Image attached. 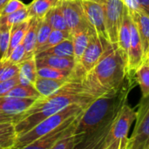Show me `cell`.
Masks as SVG:
<instances>
[{"label": "cell", "instance_id": "cell-17", "mask_svg": "<svg viewBox=\"0 0 149 149\" xmlns=\"http://www.w3.org/2000/svg\"><path fill=\"white\" fill-rule=\"evenodd\" d=\"M70 80H76V79H47V78H42L38 76L33 86L39 93L41 97H49L52 96L53 93H55L65 83H67Z\"/></svg>", "mask_w": 149, "mask_h": 149}, {"label": "cell", "instance_id": "cell-6", "mask_svg": "<svg viewBox=\"0 0 149 149\" xmlns=\"http://www.w3.org/2000/svg\"><path fill=\"white\" fill-rule=\"evenodd\" d=\"M136 113L135 126L127 149H149V95L141 97Z\"/></svg>", "mask_w": 149, "mask_h": 149}, {"label": "cell", "instance_id": "cell-38", "mask_svg": "<svg viewBox=\"0 0 149 149\" xmlns=\"http://www.w3.org/2000/svg\"><path fill=\"white\" fill-rule=\"evenodd\" d=\"M140 3L144 11L149 15V0H140Z\"/></svg>", "mask_w": 149, "mask_h": 149}, {"label": "cell", "instance_id": "cell-11", "mask_svg": "<svg viewBox=\"0 0 149 149\" xmlns=\"http://www.w3.org/2000/svg\"><path fill=\"white\" fill-rule=\"evenodd\" d=\"M81 3L86 20L91 28L95 31L100 38L108 41L103 6L95 0H81Z\"/></svg>", "mask_w": 149, "mask_h": 149}, {"label": "cell", "instance_id": "cell-26", "mask_svg": "<svg viewBox=\"0 0 149 149\" xmlns=\"http://www.w3.org/2000/svg\"><path fill=\"white\" fill-rule=\"evenodd\" d=\"M67 38H72V35L70 31H61V30H54L52 29L47 41L35 52V55L37 53H39L41 52H44L58 44L60 42L67 39Z\"/></svg>", "mask_w": 149, "mask_h": 149}, {"label": "cell", "instance_id": "cell-29", "mask_svg": "<svg viewBox=\"0 0 149 149\" xmlns=\"http://www.w3.org/2000/svg\"><path fill=\"white\" fill-rule=\"evenodd\" d=\"M52 31V26L45 19L42 18L39 21L38 24V36H37V45H36V51L40 48L48 39L51 32ZM35 51V52H36Z\"/></svg>", "mask_w": 149, "mask_h": 149}, {"label": "cell", "instance_id": "cell-4", "mask_svg": "<svg viewBox=\"0 0 149 149\" xmlns=\"http://www.w3.org/2000/svg\"><path fill=\"white\" fill-rule=\"evenodd\" d=\"M86 107H87L80 104H72L65 107L59 112L49 116L28 132L17 136L16 143L13 148L24 149L33 141H37L38 139L43 137L44 135L49 134L50 132L61 126L70 118L80 113Z\"/></svg>", "mask_w": 149, "mask_h": 149}, {"label": "cell", "instance_id": "cell-24", "mask_svg": "<svg viewBox=\"0 0 149 149\" xmlns=\"http://www.w3.org/2000/svg\"><path fill=\"white\" fill-rule=\"evenodd\" d=\"M44 18L50 24L52 28L54 30L69 31L59 3L55 7L51 9L46 13Z\"/></svg>", "mask_w": 149, "mask_h": 149}, {"label": "cell", "instance_id": "cell-41", "mask_svg": "<svg viewBox=\"0 0 149 149\" xmlns=\"http://www.w3.org/2000/svg\"><path fill=\"white\" fill-rule=\"evenodd\" d=\"M148 58L149 59V52H148V56H147V58Z\"/></svg>", "mask_w": 149, "mask_h": 149}, {"label": "cell", "instance_id": "cell-32", "mask_svg": "<svg viewBox=\"0 0 149 149\" xmlns=\"http://www.w3.org/2000/svg\"><path fill=\"white\" fill-rule=\"evenodd\" d=\"M27 7L26 4H24L22 1L20 0H10L2 9V10L0 11V15L1 16H4V15H8L10 14L12 12H15L17 10H19L21 9H24Z\"/></svg>", "mask_w": 149, "mask_h": 149}, {"label": "cell", "instance_id": "cell-28", "mask_svg": "<svg viewBox=\"0 0 149 149\" xmlns=\"http://www.w3.org/2000/svg\"><path fill=\"white\" fill-rule=\"evenodd\" d=\"M30 18L28 8L25 7L15 12H12L8 15L1 16L0 15V25H7L11 27L13 24L24 22Z\"/></svg>", "mask_w": 149, "mask_h": 149}, {"label": "cell", "instance_id": "cell-30", "mask_svg": "<svg viewBox=\"0 0 149 149\" xmlns=\"http://www.w3.org/2000/svg\"><path fill=\"white\" fill-rule=\"evenodd\" d=\"M10 62L13 63V64H17L18 65L19 63L28 59L27 56H26V52L24 49V46L23 45V42L18 45L10 53V55L9 56V58H7Z\"/></svg>", "mask_w": 149, "mask_h": 149}, {"label": "cell", "instance_id": "cell-23", "mask_svg": "<svg viewBox=\"0 0 149 149\" xmlns=\"http://www.w3.org/2000/svg\"><path fill=\"white\" fill-rule=\"evenodd\" d=\"M60 0H33L31 4L27 5L30 17L42 19L46 13L55 7Z\"/></svg>", "mask_w": 149, "mask_h": 149}, {"label": "cell", "instance_id": "cell-9", "mask_svg": "<svg viewBox=\"0 0 149 149\" xmlns=\"http://www.w3.org/2000/svg\"><path fill=\"white\" fill-rule=\"evenodd\" d=\"M82 113L83 111L80 113L70 118L61 126H59L53 131L50 132L49 134L44 135L43 137L38 139L37 141H33L24 149H52L59 140L74 134L75 128L78 126Z\"/></svg>", "mask_w": 149, "mask_h": 149}, {"label": "cell", "instance_id": "cell-2", "mask_svg": "<svg viewBox=\"0 0 149 149\" xmlns=\"http://www.w3.org/2000/svg\"><path fill=\"white\" fill-rule=\"evenodd\" d=\"M96 99L82 81L70 80L49 97H40L22 114L17 115L14 123L15 133L19 136L49 116L72 104L88 107Z\"/></svg>", "mask_w": 149, "mask_h": 149}, {"label": "cell", "instance_id": "cell-22", "mask_svg": "<svg viewBox=\"0 0 149 149\" xmlns=\"http://www.w3.org/2000/svg\"><path fill=\"white\" fill-rule=\"evenodd\" d=\"M44 56H59V57H72L74 56L73 52V45L72 38H67L59 44L44 51L35 55V58H40Z\"/></svg>", "mask_w": 149, "mask_h": 149}, {"label": "cell", "instance_id": "cell-13", "mask_svg": "<svg viewBox=\"0 0 149 149\" xmlns=\"http://www.w3.org/2000/svg\"><path fill=\"white\" fill-rule=\"evenodd\" d=\"M38 98H13L0 97V113L10 116L22 114L35 102Z\"/></svg>", "mask_w": 149, "mask_h": 149}, {"label": "cell", "instance_id": "cell-37", "mask_svg": "<svg viewBox=\"0 0 149 149\" xmlns=\"http://www.w3.org/2000/svg\"><path fill=\"white\" fill-rule=\"evenodd\" d=\"M17 115L16 116H10V115H7L5 113H0V123H5V122H12L15 123L16 120H17Z\"/></svg>", "mask_w": 149, "mask_h": 149}, {"label": "cell", "instance_id": "cell-8", "mask_svg": "<svg viewBox=\"0 0 149 149\" xmlns=\"http://www.w3.org/2000/svg\"><path fill=\"white\" fill-rule=\"evenodd\" d=\"M107 42L108 41L100 38L96 33L92 35L89 44L84 52L79 63L75 65L74 68V72L79 79L83 81L86 74L92 71L97 65L105 51V46Z\"/></svg>", "mask_w": 149, "mask_h": 149}, {"label": "cell", "instance_id": "cell-10", "mask_svg": "<svg viewBox=\"0 0 149 149\" xmlns=\"http://www.w3.org/2000/svg\"><path fill=\"white\" fill-rule=\"evenodd\" d=\"M59 3L71 35L91 27L86 20L81 0H60Z\"/></svg>", "mask_w": 149, "mask_h": 149}, {"label": "cell", "instance_id": "cell-27", "mask_svg": "<svg viewBox=\"0 0 149 149\" xmlns=\"http://www.w3.org/2000/svg\"><path fill=\"white\" fill-rule=\"evenodd\" d=\"M5 96L13 98H40L41 95L33 85H17L14 86Z\"/></svg>", "mask_w": 149, "mask_h": 149}, {"label": "cell", "instance_id": "cell-18", "mask_svg": "<svg viewBox=\"0 0 149 149\" xmlns=\"http://www.w3.org/2000/svg\"><path fill=\"white\" fill-rule=\"evenodd\" d=\"M35 58L37 68L41 66H50L61 70H73L76 65L74 58L72 57L44 56Z\"/></svg>", "mask_w": 149, "mask_h": 149}, {"label": "cell", "instance_id": "cell-5", "mask_svg": "<svg viewBox=\"0 0 149 149\" xmlns=\"http://www.w3.org/2000/svg\"><path fill=\"white\" fill-rule=\"evenodd\" d=\"M137 113L128 103L125 104L108 133L101 149H127L128 132L135 121Z\"/></svg>", "mask_w": 149, "mask_h": 149}, {"label": "cell", "instance_id": "cell-25", "mask_svg": "<svg viewBox=\"0 0 149 149\" xmlns=\"http://www.w3.org/2000/svg\"><path fill=\"white\" fill-rule=\"evenodd\" d=\"M137 84L141 92V97L149 95V59L145 58L134 72Z\"/></svg>", "mask_w": 149, "mask_h": 149}, {"label": "cell", "instance_id": "cell-36", "mask_svg": "<svg viewBox=\"0 0 149 149\" xmlns=\"http://www.w3.org/2000/svg\"><path fill=\"white\" fill-rule=\"evenodd\" d=\"M15 132L14 128V123L12 122H5V123H0V134Z\"/></svg>", "mask_w": 149, "mask_h": 149}, {"label": "cell", "instance_id": "cell-14", "mask_svg": "<svg viewBox=\"0 0 149 149\" xmlns=\"http://www.w3.org/2000/svg\"><path fill=\"white\" fill-rule=\"evenodd\" d=\"M131 20L128 10L127 7L124 8L123 18L121 26L120 28L119 36H118V43L117 46L127 64V60H128V52L130 46L131 40Z\"/></svg>", "mask_w": 149, "mask_h": 149}, {"label": "cell", "instance_id": "cell-15", "mask_svg": "<svg viewBox=\"0 0 149 149\" xmlns=\"http://www.w3.org/2000/svg\"><path fill=\"white\" fill-rule=\"evenodd\" d=\"M131 18L135 23L142 44L144 59L147 58L149 52V15L144 10L128 11Z\"/></svg>", "mask_w": 149, "mask_h": 149}, {"label": "cell", "instance_id": "cell-39", "mask_svg": "<svg viewBox=\"0 0 149 149\" xmlns=\"http://www.w3.org/2000/svg\"><path fill=\"white\" fill-rule=\"evenodd\" d=\"M10 0H0V11L2 10L3 7L9 2Z\"/></svg>", "mask_w": 149, "mask_h": 149}, {"label": "cell", "instance_id": "cell-20", "mask_svg": "<svg viewBox=\"0 0 149 149\" xmlns=\"http://www.w3.org/2000/svg\"><path fill=\"white\" fill-rule=\"evenodd\" d=\"M18 66V77L20 85H34V82L38 77V68L35 56L19 63Z\"/></svg>", "mask_w": 149, "mask_h": 149}, {"label": "cell", "instance_id": "cell-33", "mask_svg": "<svg viewBox=\"0 0 149 149\" xmlns=\"http://www.w3.org/2000/svg\"><path fill=\"white\" fill-rule=\"evenodd\" d=\"M17 134L15 132H10L0 134V149L13 148L16 143Z\"/></svg>", "mask_w": 149, "mask_h": 149}, {"label": "cell", "instance_id": "cell-40", "mask_svg": "<svg viewBox=\"0 0 149 149\" xmlns=\"http://www.w3.org/2000/svg\"><path fill=\"white\" fill-rule=\"evenodd\" d=\"M2 58H3V54H2V52H0V60L2 59Z\"/></svg>", "mask_w": 149, "mask_h": 149}, {"label": "cell", "instance_id": "cell-16", "mask_svg": "<svg viewBox=\"0 0 149 149\" xmlns=\"http://www.w3.org/2000/svg\"><path fill=\"white\" fill-rule=\"evenodd\" d=\"M93 33H95V31L91 27H88L72 34V40L73 52H74L73 58L76 64L75 65H77L79 63L82 55L86 51L89 44L90 38Z\"/></svg>", "mask_w": 149, "mask_h": 149}, {"label": "cell", "instance_id": "cell-7", "mask_svg": "<svg viewBox=\"0 0 149 149\" xmlns=\"http://www.w3.org/2000/svg\"><path fill=\"white\" fill-rule=\"evenodd\" d=\"M99 2L104 9L105 21L108 41L113 45H117L120 28L121 26L125 5L121 0H95Z\"/></svg>", "mask_w": 149, "mask_h": 149}, {"label": "cell", "instance_id": "cell-21", "mask_svg": "<svg viewBox=\"0 0 149 149\" xmlns=\"http://www.w3.org/2000/svg\"><path fill=\"white\" fill-rule=\"evenodd\" d=\"M28 25H29V19L21 23L15 24L11 26L9 47L6 52L4 53V55L3 56L2 59H7L10 55V53L12 52V51L23 42L26 31L28 29Z\"/></svg>", "mask_w": 149, "mask_h": 149}, {"label": "cell", "instance_id": "cell-3", "mask_svg": "<svg viewBox=\"0 0 149 149\" xmlns=\"http://www.w3.org/2000/svg\"><path fill=\"white\" fill-rule=\"evenodd\" d=\"M127 75V64L117 45L107 42L105 51L83 84L96 98L120 86Z\"/></svg>", "mask_w": 149, "mask_h": 149}, {"label": "cell", "instance_id": "cell-35", "mask_svg": "<svg viewBox=\"0 0 149 149\" xmlns=\"http://www.w3.org/2000/svg\"><path fill=\"white\" fill-rule=\"evenodd\" d=\"M125 5V7L127 8L128 11H139V10H144L141 5L140 0H121Z\"/></svg>", "mask_w": 149, "mask_h": 149}, {"label": "cell", "instance_id": "cell-19", "mask_svg": "<svg viewBox=\"0 0 149 149\" xmlns=\"http://www.w3.org/2000/svg\"><path fill=\"white\" fill-rule=\"evenodd\" d=\"M39 21H40V19L37 18V17H30L29 18L28 29L26 31L25 36L23 40V45L24 46V49L26 52V56L28 58L35 56Z\"/></svg>", "mask_w": 149, "mask_h": 149}, {"label": "cell", "instance_id": "cell-12", "mask_svg": "<svg viewBox=\"0 0 149 149\" xmlns=\"http://www.w3.org/2000/svg\"><path fill=\"white\" fill-rule=\"evenodd\" d=\"M131 40L128 52V60H127V73H134L136 69L141 65L144 60V53L141 38L137 26L134 20L131 18Z\"/></svg>", "mask_w": 149, "mask_h": 149}, {"label": "cell", "instance_id": "cell-34", "mask_svg": "<svg viewBox=\"0 0 149 149\" xmlns=\"http://www.w3.org/2000/svg\"><path fill=\"white\" fill-rule=\"evenodd\" d=\"M19 84H20V82H19L18 74L8 80L1 81L0 82V97L5 96L14 86H16Z\"/></svg>", "mask_w": 149, "mask_h": 149}, {"label": "cell", "instance_id": "cell-1", "mask_svg": "<svg viewBox=\"0 0 149 149\" xmlns=\"http://www.w3.org/2000/svg\"><path fill=\"white\" fill-rule=\"evenodd\" d=\"M136 84L134 73H127L120 86L97 97L83 111L74 131L75 149H101Z\"/></svg>", "mask_w": 149, "mask_h": 149}, {"label": "cell", "instance_id": "cell-31", "mask_svg": "<svg viewBox=\"0 0 149 149\" xmlns=\"http://www.w3.org/2000/svg\"><path fill=\"white\" fill-rule=\"evenodd\" d=\"M10 28L11 27H9L7 25H0V52H2L3 56L9 47Z\"/></svg>", "mask_w": 149, "mask_h": 149}]
</instances>
